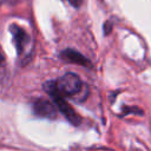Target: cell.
<instances>
[{
    "label": "cell",
    "instance_id": "1",
    "mask_svg": "<svg viewBox=\"0 0 151 151\" xmlns=\"http://www.w3.org/2000/svg\"><path fill=\"white\" fill-rule=\"evenodd\" d=\"M83 88L84 85L80 78L74 73H66L61 78L45 84V90L52 97L59 96L63 98L72 97L76 99H80V93L83 92Z\"/></svg>",
    "mask_w": 151,
    "mask_h": 151
},
{
    "label": "cell",
    "instance_id": "2",
    "mask_svg": "<svg viewBox=\"0 0 151 151\" xmlns=\"http://www.w3.org/2000/svg\"><path fill=\"white\" fill-rule=\"evenodd\" d=\"M33 111L35 114L44 118H55L58 114V107L55 103L46 99H38L33 104Z\"/></svg>",
    "mask_w": 151,
    "mask_h": 151
},
{
    "label": "cell",
    "instance_id": "3",
    "mask_svg": "<svg viewBox=\"0 0 151 151\" xmlns=\"http://www.w3.org/2000/svg\"><path fill=\"white\" fill-rule=\"evenodd\" d=\"M52 98H53V100H54L57 107L61 111V113H63L71 123H73V124H76V125L80 123V117L77 114V112L74 111V109L65 100V98L59 97V96H53Z\"/></svg>",
    "mask_w": 151,
    "mask_h": 151
},
{
    "label": "cell",
    "instance_id": "4",
    "mask_svg": "<svg viewBox=\"0 0 151 151\" xmlns=\"http://www.w3.org/2000/svg\"><path fill=\"white\" fill-rule=\"evenodd\" d=\"M11 31L13 33V38H14V42H15L17 50H18L19 53H21L24 51L26 44L28 42V35L26 34V32L24 29H21L17 25L11 26Z\"/></svg>",
    "mask_w": 151,
    "mask_h": 151
},
{
    "label": "cell",
    "instance_id": "5",
    "mask_svg": "<svg viewBox=\"0 0 151 151\" xmlns=\"http://www.w3.org/2000/svg\"><path fill=\"white\" fill-rule=\"evenodd\" d=\"M61 58L65 59L66 61L79 64V65H83V66H86V67H90L91 66V63H90L88 59H86L83 54H80L79 52L73 51V50H65L61 53Z\"/></svg>",
    "mask_w": 151,
    "mask_h": 151
},
{
    "label": "cell",
    "instance_id": "6",
    "mask_svg": "<svg viewBox=\"0 0 151 151\" xmlns=\"http://www.w3.org/2000/svg\"><path fill=\"white\" fill-rule=\"evenodd\" d=\"M70 5H72L73 7H79L83 4V0H66Z\"/></svg>",
    "mask_w": 151,
    "mask_h": 151
},
{
    "label": "cell",
    "instance_id": "7",
    "mask_svg": "<svg viewBox=\"0 0 151 151\" xmlns=\"http://www.w3.org/2000/svg\"><path fill=\"white\" fill-rule=\"evenodd\" d=\"M4 59H5V57H4V53H2V50H1V47H0V64H2V61H4Z\"/></svg>",
    "mask_w": 151,
    "mask_h": 151
}]
</instances>
